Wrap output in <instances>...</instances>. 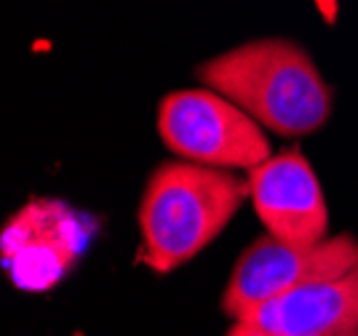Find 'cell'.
<instances>
[{"label":"cell","mask_w":358,"mask_h":336,"mask_svg":"<svg viewBox=\"0 0 358 336\" xmlns=\"http://www.w3.org/2000/svg\"><path fill=\"white\" fill-rule=\"evenodd\" d=\"M353 264H358L353 235H329L315 246H294L268 233L238 256L222 293V309L230 321H241L270 299L308 280L345 272Z\"/></svg>","instance_id":"obj_5"},{"label":"cell","mask_w":358,"mask_h":336,"mask_svg":"<svg viewBox=\"0 0 358 336\" xmlns=\"http://www.w3.org/2000/svg\"><path fill=\"white\" fill-rule=\"evenodd\" d=\"M249 198L265 230L294 246L329 238V208L318 174L299 149H284L249 171Z\"/></svg>","instance_id":"obj_6"},{"label":"cell","mask_w":358,"mask_h":336,"mask_svg":"<svg viewBox=\"0 0 358 336\" xmlns=\"http://www.w3.org/2000/svg\"><path fill=\"white\" fill-rule=\"evenodd\" d=\"M195 78L281 136L321 131L331 115V88L313 57L294 41L241 43L203 61Z\"/></svg>","instance_id":"obj_1"},{"label":"cell","mask_w":358,"mask_h":336,"mask_svg":"<svg viewBox=\"0 0 358 336\" xmlns=\"http://www.w3.org/2000/svg\"><path fill=\"white\" fill-rule=\"evenodd\" d=\"M158 133L182 161L211 168H243L273 155L265 129L246 110L211 88H182L158 107Z\"/></svg>","instance_id":"obj_3"},{"label":"cell","mask_w":358,"mask_h":336,"mask_svg":"<svg viewBox=\"0 0 358 336\" xmlns=\"http://www.w3.org/2000/svg\"><path fill=\"white\" fill-rule=\"evenodd\" d=\"M249 198V179L201 163H164L145 184L139 203V259L171 272L195 259L233 221Z\"/></svg>","instance_id":"obj_2"},{"label":"cell","mask_w":358,"mask_h":336,"mask_svg":"<svg viewBox=\"0 0 358 336\" xmlns=\"http://www.w3.org/2000/svg\"><path fill=\"white\" fill-rule=\"evenodd\" d=\"M224 336H275V334H270L268 328H262V326H257L252 321H233L230 331Z\"/></svg>","instance_id":"obj_8"},{"label":"cell","mask_w":358,"mask_h":336,"mask_svg":"<svg viewBox=\"0 0 358 336\" xmlns=\"http://www.w3.org/2000/svg\"><path fill=\"white\" fill-rule=\"evenodd\" d=\"M241 321L257 323L275 336H358V264L308 280Z\"/></svg>","instance_id":"obj_7"},{"label":"cell","mask_w":358,"mask_h":336,"mask_svg":"<svg viewBox=\"0 0 358 336\" xmlns=\"http://www.w3.org/2000/svg\"><path fill=\"white\" fill-rule=\"evenodd\" d=\"M96 230L99 221L64 200L32 198L3 227V267L16 288L48 291L73 272Z\"/></svg>","instance_id":"obj_4"}]
</instances>
